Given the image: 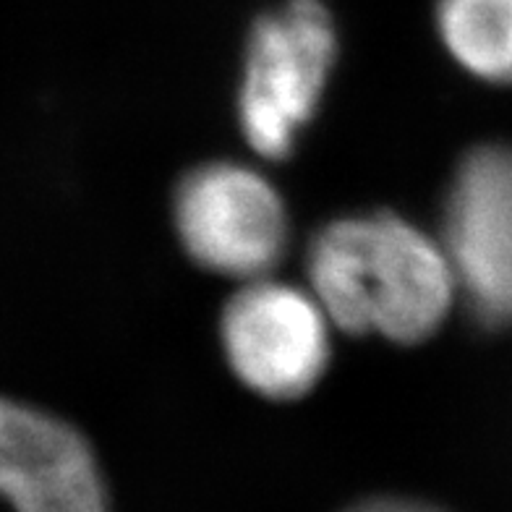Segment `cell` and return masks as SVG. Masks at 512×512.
<instances>
[{"label": "cell", "instance_id": "cell-1", "mask_svg": "<svg viewBox=\"0 0 512 512\" xmlns=\"http://www.w3.org/2000/svg\"><path fill=\"white\" fill-rule=\"evenodd\" d=\"M306 275L335 327L405 345L432 337L458 296L445 246L390 212L340 217L317 230Z\"/></svg>", "mask_w": 512, "mask_h": 512}, {"label": "cell", "instance_id": "cell-2", "mask_svg": "<svg viewBox=\"0 0 512 512\" xmlns=\"http://www.w3.org/2000/svg\"><path fill=\"white\" fill-rule=\"evenodd\" d=\"M337 53L330 11L319 0H288L251 29L238 121L246 142L267 160H283L317 113Z\"/></svg>", "mask_w": 512, "mask_h": 512}, {"label": "cell", "instance_id": "cell-3", "mask_svg": "<svg viewBox=\"0 0 512 512\" xmlns=\"http://www.w3.org/2000/svg\"><path fill=\"white\" fill-rule=\"evenodd\" d=\"M183 249L217 275L259 280L288 246V212L277 189L238 162H207L183 176L173 202Z\"/></svg>", "mask_w": 512, "mask_h": 512}, {"label": "cell", "instance_id": "cell-4", "mask_svg": "<svg viewBox=\"0 0 512 512\" xmlns=\"http://www.w3.org/2000/svg\"><path fill=\"white\" fill-rule=\"evenodd\" d=\"M220 335L236 377L262 398H304L330 366V319L317 298L267 277L230 298Z\"/></svg>", "mask_w": 512, "mask_h": 512}, {"label": "cell", "instance_id": "cell-5", "mask_svg": "<svg viewBox=\"0 0 512 512\" xmlns=\"http://www.w3.org/2000/svg\"><path fill=\"white\" fill-rule=\"evenodd\" d=\"M442 246L458 296L484 327H512V147L489 144L460 162L445 202Z\"/></svg>", "mask_w": 512, "mask_h": 512}, {"label": "cell", "instance_id": "cell-6", "mask_svg": "<svg viewBox=\"0 0 512 512\" xmlns=\"http://www.w3.org/2000/svg\"><path fill=\"white\" fill-rule=\"evenodd\" d=\"M0 497L16 512H108L87 439L61 418L0 398Z\"/></svg>", "mask_w": 512, "mask_h": 512}, {"label": "cell", "instance_id": "cell-7", "mask_svg": "<svg viewBox=\"0 0 512 512\" xmlns=\"http://www.w3.org/2000/svg\"><path fill=\"white\" fill-rule=\"evenodd\" d=\"M437 27L465 71L512 84V0H437Z\"/></svg>", "mask_w": 512, "mask_h": 512}, {"label": "cell", "instance_id": "cell-8", "mask_svg": "<svg viewBox=\"0 0 512 512\" xmlns=\"http://www.w3.org/2000/svg\"><path fill=\"white\" fill-rule=\"evenodd\" d=\"M348 512H442L434 510L429 505H421V502H405V499H371L364 505L353 507Z\"/></svg>", "mask_w": 512, "mask_h": 512}]
</instances>
